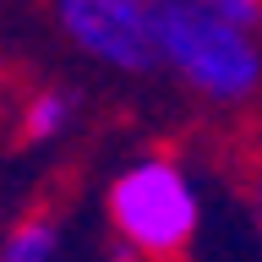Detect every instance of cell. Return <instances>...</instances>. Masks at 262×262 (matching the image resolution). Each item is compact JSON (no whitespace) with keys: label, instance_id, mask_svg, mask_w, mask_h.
Segmentation results:
<instances>
[{"label":"cell","instance_id":"obj_3","mask_svg":"<svg viewBox=\"0 0 262 262\" xmlns=\"http://www.w3.org/2000/svg\"><path fill=\"white\" fill-rule=\"evenodd\" d=\"M55 22L88 60L120 77L153 71V0H55Z\"/></svg>","mask_w":262,"mask_h":262},{"label":"cell","instance_id":"obj_7","mask_svg":"<svg viewBox=\"0 0 262 262\" xmlns=\"http://www.w3.org/2000/svg\"><path fill=\"white\" fill-rule=\"evenodd\" d=\"M246 213H251V235H257V246H262V175L251 180V196H246Z\"/></svg>","mask_w":262,"mask_h":262},{"label":"cell","instance_id":"obj_1","mask_svg":"<svg viewBox=\"0 0 262 262\" xmlns=\"http://www.w3.org/2000/svg\"><path fill=\"white\" fill-rule=\"evenodd\" d=\"M153 66L213 110H241L262 93L257 28H241L196 0H153Z\"/></svg>","mask_w":262,"mask_h":262},{"label":"cell","instance_id":"obj_4","mask_svg":"<svg viewBox=\"0 0 262 262\" xmlns=\"http://www.w3.org/2000/svg\"><path fill=\"white\" fill-rule=\"evenodd\" d=\"M71 120H77V98L66 88H38L22 104V137L28 142H55V137L71 131Z\"/></svg>","mask_w":262,"mask_h":262},{"label":"cell","instance_id":"obj_2","mask_svg":"<svg viewBox=\"0 0 262 262\" xmlns=\"http://www.w3.org/2000/svg\"><path fill=\"white\" fill-rule=\"evenodd\" d=\"M104 219H110L120 251L137 262H175L191 251L202 229V186L180 159L169 153H142L131 159L104 191Z\"/></svg>","mask_w":262,"mask_h":262},{"label":"cell","instance_id":"obj_5","mask_svg":"<svg viewBox=\"0 0 262 262\" xmlns=\"http://www.w3.org/2000/svg\"><path fill=\"white\" fill-rule=\"evenodd\" d=\"M0 262H60V224L49 213H28L0 241Z\"/></svg>","mask_w":262,"mask_h":262},{"label":"cell","instance_id":"obj_6","mask_svg":"<svg viewBox=\"0 0 262 262\" xmlns=\"http://www.w3.org/2000/svg\"><path fill=\"white\" fill-rule=\"evenodd\" d=\"M196 6H208V11L241 22V28H257V22H262V0H196Z\"/></svg>","mask_w":262,"mask_h":262}]
</instances>
